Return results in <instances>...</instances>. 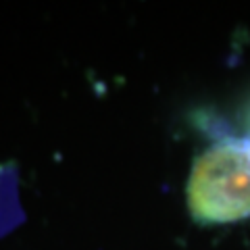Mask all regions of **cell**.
<instances>
[{
    "label": "cell",
    "instance_id": "1",
    "mask_svg": "<svg viewBox=\"0 0 250 250\" xmlns=\"http://www.w3.org/2000/svg\"><path fill=\"white\" fill-rule=\"evenodd\" d=\"M188 208L202 225L236 223L250 217V154L244 140L223 138L194 161Z\"/></svg>",
    "mask_w": 250,
    "mask_h": 250
},
{
    "label": "cell",
    "instance_id": "2",
    "mask_svg": "<svg viewBox=\"0 0 250 250\" xmlns=\"http://www.w3.org/2000/svg\"><path fill=\"white\" fill-rule=\"evenodd\" d=\"M244 144H246V150H248V154H250V134L244 138Z\"/></svg>",
    "mask_w": 250,
    "mask_h": 250
}]
</instances>
